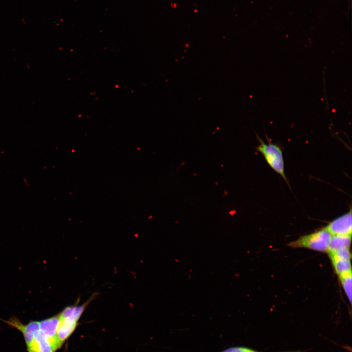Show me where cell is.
<instances>
[{
  "mask_svg": "<svg viewBox=\"0 0 352 352\" xmlns=\"http://www.w3.org/2000/svg\"><path fill=\"white\" fill-rule=\"evenodd\" d=\"M331 235L325 228L301 236L287 244L293 248H304L322 252H327Z\"/></svg>",
  "mask_w": 352,
  "mask_h": 352,
  "instance_id": "1",
  "label": "cell"
},
{
  "mask_svg": "<svg viewBox=\"0 0 352 352\" xmlns=\"http://www.w3.org/2000/svg\"><path fill=\"white\" fill-rule=\"evenodd\" d=\"M258 138L260 144L257 146V150L263 155L269 166L288 183L285 173L284 162L281 148L275 144L265 143L259 137Z\"/></svg>",
  "mask_w": 352,
  "mask_h": 352,
  "instance_id": "2",
  "label": "cell"
},
{
  "mask_svg": "<svg viewBox=\"0 0 352 352\" xmlns=\"http://www.w3.org/2000/svg\"><path fill=\"white\" fill-rule=\"evenodd\" d=\"M352 210L337 218L325 227L331 235H352Z\"/></svg>",
  "mask_w": 352,
  "mask_h": 352,
  "instance_id": "3",
  "label": "cell"
},
{
  "mask_svg": "<svg viewBox=\"0 0 352 352\" xmlns=\"http://www.w3.org/2000/svg\"><path fill=\"white\" fill-rule=\"evenodd\" d=\"M59 321V316L57 315L39 322L40 330L46 337L55 352L62 347L57 338Z\"/></svg>",
  "mask_w": 352,
  "mask_h": 352,
  "instance_id": "4",
  "label": "cell"
},
{
  "mask_svg": "<svg viewBox=\"0 0 352 352\" xmlns=\"http://www.w3.org/2000/svg\"><path fill=\"white\" fill-rule=\"evenodd\" d=\"M57 331V338L61 346L74 331L78 324V320L71 316L64 315L60 313Z\"/></svg>",
  "mask_w": 352,
  "mask_h": 352,
  "instance_id": "5",
  "label": "cell"
},
{
  "mask_svg": "<svg viewBox=\"0 0 352 352\" xmlns=\"http://www.w3.org/2000/svg\"><path fill=\"white\" fill-rule=\"evenodd\" d=\"M352 235H331L327 253H332L342 248H349Z\"/></svg>",
  "mask_w": 352,
  "mask_h": 352,
  "instance_id": "6",
  "label": "cell"
},
{
  "mask_svg": "<svg viewBox=\"0 0 352 352\" xmlns=\"http://www.w3.org/2000/svg\"><path fill=\"white\" fill-rule=\"evenodd\" d=\"M330 260L333 267L338 276L352 271L351 260L336 258Z\"/></svg>",
  "mask_w": 352,
  "mask_h": 352,
  "instance_id": "7",
  "label": "cell"
},
{
  "mask_svg": "<svg viewBox=\"0 0 352 352\" xmlns=\"http://www.w3.org/2000/svg\"><path fill=\"white\" fill-rule=\"evenodd\" d=\"M344 291L351 304L352 303V271L339 276Z\"/></svg>",
  "mask_w": 352,
  "mask_h": 352,
  "instance_id": "8",
  "label": "cell"
},
{
  "mask_svg": "<svg viewBox=\"0 0 352 352\" xmlns=\"http://www.w3.org/2000/svg\"><path fill=\"white\" fill-rule=\"evenodd\" d=\"M330 259L336 258L351 260V254L349 248H342L335 252L328 253Z\"/></svg>",
  "mask_w": 352,
  "mask_h": 352,
  "instance_id": "9",
  "label": "cell"
},
{
  "mask_svg": "<svg viewBox=\"0 0 352 352\" xmlns=\"http://www.w3.org/2000/svg\"><path fill=\"white\" fill-rule=\"evenodd\" d=\"M220 352H261L243 346H234L227 348ZM280 352H302L301 351H290Z\"/></svg>",
  "mask_w": 352,
  "mask_h": 352,
  "instance_id": "10",
  "label": "cell"
}]
</instances>
